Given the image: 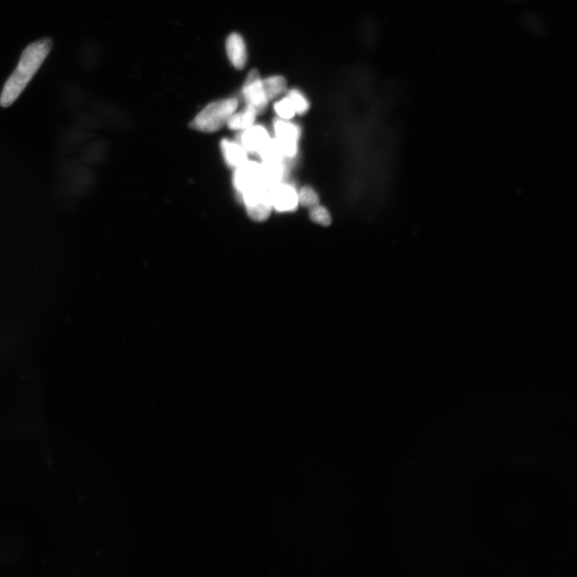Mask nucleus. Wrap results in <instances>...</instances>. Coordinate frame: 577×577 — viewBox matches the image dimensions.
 Returning <instances> with one entry per match:
<instances>
[{"label": "nucleus", "instance_id": "nucleus-11", "mask_svg": "<svg viewBox=\"0 0 577 577\" xmlns=\"http://www.w3.org/2000/svg\"><path fill=\"white\" fill-rule=\"evenodd\" d=\"M263 185L268 188H273L282 183L286 174V169L283 161H265L261 164Z\"/></svg>", "mask_w": 577, "mask_h": 577}, {"label": "nucleus", "instance_id": "nucleus-12", "mask_svg": "<svg viewBox=\"0 0 577 577\" xmlns=\"http://www.w3.org/2000/svg\"><path fill=\"white\" fill-rule=\"evenodd\" d=\"M255 109L246 106L241 112H236L230 116L226 124L228 128L232 131H243L254 125L257 118Z\"/></svg>", "mask_w": 577, "mask_h": 577}, {"label": "nucleus", "instance_id": "nucleus-13", "mask_svg": "<svg viewBox=\"0 0 577 577\" xmlns=\"http://www.w3.org/2000/svg\"><path fill=\"white\" fill-rule=\"evenodd\" d=\"M262 86L268 100H271L285 92L287 83L284 77L276 75L262 80Z\"/></svg>", "mask_w": 577, "mask_h": 577}, {"label": "nucleus", "instance_id": "nucleus-17", "mask_svg": "<svg viewBox=\"0 0 577 577\" xmlns=\"http://www.w3.org/2000/svg\"><path fill=\"white\" fill-rule=\"evenodd\" d=\"M310 215L311 220L318 225L328 226L331 224L330 212L320 205L311 209Z\"/></svg>", "mask_w": 577, "mask_h": 577}, {"label": "nucleus", "instance_id": "nucleus-3", "mask_svg": "<svg viewBox=\"0 0 577 577\" xmlns=\"http://www.w3.org/2000/svg\"><path fill=\"white\" fill-rule=\"evenodd\" d=\"M237 196L244 204L247 214L252 220L262 222L270 217L273 209L271 189L266 185H261Z\"/></svg>", "mask_w": 577, "mask_h": 577}, {"label": "nucleus", "instance_id": "nucleus-2", "mask_svg": "<svg viewBox=\"0 0 577 577\" xmlns=\"http://www.w3.org/2000/svg\"><path fill=\"white\" fill-rule=\"evenodd\" d=\"M237 107L239 100L235 98L214 101L207 105L195 116L191 122V127L201 133H215L225 127Z\"/></svg>", "mask_w": 577, "mask_h": 577}, {"label": "nucleus", "instance_id": "nucleus-5", "mask_svg": "<svg viewBox=\"0 0 577 577\" xmlns=\"http://www.w3.org/2000/svg\"><path fill=\"white\" fill-rule=\"evenodd\" d=\"M232 184L237 195L263 185L261 164L248 160L237 167L232 175Z\"/></svg>", "mask_w": 577, "mask_h": 577}, {"label": "nucleus", "instance_id": "nucleus-1", "mask_svg": "<svg viewBox=\"0 0 577 577\" xmlns=\"http://www.w3.org/2000/svg\"><path fill=\"white\" fill-rule=\"evenodd\" d=\"M53 48L50 38L37 40L24 49L17 67L7 80L0 95V105L8 108L27 87Z\"/></svg>", "mask_w": 577, "mask_h": 577}, {"label": "nucleus", "instance_id": "nucleus-15", "mask_svg": "<svg viewBox=\"0 0 577 577\" xmlns=\"http://www.w3.org/2000/svg\"><path fill=\"white\" fill-rule=\"evenodd\" d=\"M298 194V201L300 203L307 208L312 209L320 205V197L317 192L311 188V187H304L302 188Z\"/></svg>", "mask_w": 577, "mask_h": 577}, {"label": "nucleus", "instance_id": "nucleus-10", "mask_svg": "<svg viewBox=\"0 0 577 577\" xmlns=\"http://www.w3.org/2000/svg\"><path fill=\"white\" fill-rule=\"evenodd\" d=\"M226 53L230 62L237 69L245 68L247 53L244 40L240 35L232 33L226 39Z\"/></svg>", "mask_w": 577, "mask_h": 577}, {"label": "nucleus", "instance_id": "nucleus-18", "mask_svg": "<svg viewBox=\"0 0 577 577\" xmlns=\"http://www.w3.org/2000/svg\"><path fill=\"white\" fill-rule=\"evenodd\" d=\"M275 110L276 113L280 116L282 120H285L292 119L296 114L295 108H293L290 100L288 98L278 101V102L275 104Z\"/></svg>", "mask_w": 577, "mask_h": 577}, {"label": "nucleus", "instance_id": "nucleus-6", "mask_svg": "<svg viewBox=\"0 0 577 577\" xmlns=\"http://www.w3.org/2000/svg\"><path fill=\"white\" fill-rule=\"evenodd\" d=\"M273 128L276 139L282 147L285 158H295L297 152V140L300 138V128L285 120H276Z\"/></svg>", "mask_w": 577, "mask_h": 577}, {"label": "nucleus", "instance_id": "nucleus-8", "mask_svg": "<svg viewBox=\"0 0 577 577\" xmlns=\"http://www.w3.org/2000/svg\"><path fill=\"white\" fill-rule=\"evenodd\" d=\"M271 139L266 128L262 125H253L250 127L241 131L239 143L246 149L248 154H258L263 147Z\"/></svg>", "mask_w": 577, "mask_h": 577}, {"label": "nucleus", "instance_id": "nucleus-9", "mask_svg": "<svg viewBox=\"0 0 577 577\" xmlns=\"http://www.w3.org/2000/svg\"><path fill=\"white\" fill-rule=\"evenodd\" d=\"M220 149L226 164L235 170L248 161V153L239 141L224 139Z\"/></svg>", "mask_w": 577, "mask_h": 577}, {"label": "nucleus", "instance_id": "nucleus-4", "mask_svg": "<svg viewBox=\"0 0 577 577\" xmlns=\"http://www.w3.org/2000/svg\"><path fill=\"white\" fill-rule=\"evenodd\" d=\"M243 95H244L247 106L255 109L257 115L262 113L266 109L269 100L263 89L262 80L257 70H252L248 74L244 86H243Z\"/></svg>", "mask_w": 577, "mask_h": 577}, {"label": "nucleus", "instance_id": "nucleus-16", "mask_svg": "<svg viewBox=\"0 0 577 577\" xmlns=\"http://www.w3.org/2000/svg\"><path fill=\"white\" fill-rule=\"evenodd\" d=\"M290 100L293 108H295L296 114H304L309 109V102L300 92L297 90L293 89L288 93V98Z\"/></svg>", "mask_w": 577, "mask_h": 577}, {"label": "nucleus", "instance_id": "nucleus-7", "mask_svg": "<svg viewBox=\"0 0 577 577\" xmlns=\"http://www.w3.org/2000/svg\"><path fill=\"white\" fill-rule=\"evenodd\" d=\"M273 208L281 212L295 211L300 204L295 188L286 184H278L271 189Z\"/></svg>", "mask_w": 577, "mask_h": 577}, {"label": "nucleus", "instance_id": "nucleus-14", "mask_svg": "<svg viewBox=\"0 0 577 577\" xmlns=\"http://www.w3.org/2000/svg\"><path fill=\"white\" fill-rule=\"evenodd\" d=\"M258 155L260 156L263 162L283 161L286 158L282 147L277 139L271 138L266 145L263 147Z\"/></svg>", "mask_w": 577, "mask_h": 577}]
</instances>
